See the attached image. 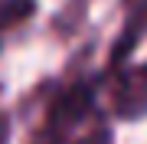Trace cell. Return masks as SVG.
I'll use <instances>...</instances> for the list:
<instances>
[{
  "label": "cell",
  "mask_w": 147,
  "mask_h": 144,
  "mask_svg": "<svg viewBox=\"0 0 147 144\" xmlns=\"http://www.w3.org/2000/svg\"><path fill=\"white\" fill-rule=\"evenodd\" d=\"M92 115H98L95 82L92 79L65 82V85L56 89V95L46 101L42 121H39V128L30 134V144H69V138H72Z\"/></svg>",
  "instance_id": "obj_1"
},
{
  "label": "cell",
  "mask_w": 147,
  "mask_h": 144,
  "mask_svg": "<svg viewBox=\"0 0 147 144\" xmlns=\"http://www.w3.org/2000/svg\"><path fill=\"white\" fill-rule=\"evenodd\" d=\"M108 82V112L118 121L147 118V62L118 66Z\"/></svg>",
  "instance_id": "obj_2"
},
{
  "label": "cell",
  "mask_w": 147,
  "mask_h": 144,
  "mask_svg": "<svg viewBox=\"0 0 147 144\" xmlns=\"http://www.w3.org/2000/svg\"><path fill=\"white\" fill-rule=\"evenodd\" d=\"M36 13V0H0V30H13Z\"/></svg>",
  "instance_id": "obj_3"
},
{
  "label": "cell",
  "mask_w": 147,
  "mask_h": 144,
  "mask_svg": "<svg viewBox=\"0 0 147 144\" xmlns=\"http://www.w3.org/2000/svg\"><path fill=\"white\" fill-rule=\"evenodd\" d=\"M69 144H115V138H111V128L105 124V118L92 115L88 121L69 138Z\"/></svg>",
  "instance_id": "obj_4"
},
{
  "label": "cell",
  "mask_w": 147,
  "mask_h": 144,
  "mask_svg": "<svg viewBox=\"0 0 147 144\" xmlns=\"http://www.w3.org/2000/svg\"><path fill=\"white\" fill-rule=\"evenodd\" d=\"M7 131H10V118H7L3 112H0V144L7 141Z\"/></svg>",
  "instance_id": "obj_5"
}]
</instances>
